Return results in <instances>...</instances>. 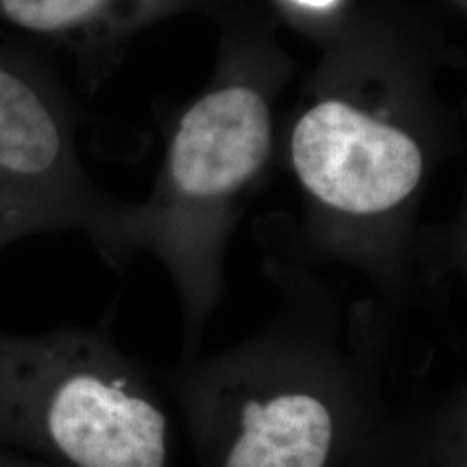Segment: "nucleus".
I'll return each instance as SVG.
<instances>
[{
    "label": "nucleus",
    "mask_w": 467,
    "mask_h": 467,
    "mask_svg": "<svg viewBox=\"0 0 467 467\" xmlns=\"http://www.w3.org/2000/svg\"><path fill=\"white\" fill-rule=\"evenodd\" d=\"M336 440L327 399L308 384H274L243 401L222 467H326Z\"/></svg>",
    "instance_id": "20e7f679"
},
{
    "label": "nucleus",
    "mask_w": 467,
    "mask_h": 467,
    "mask_svg": "<svg viewBox=\"0 0 467 467\" xmlns=\"http://www.w3.org/2000/svg\"><path fill=\"white\" fill-rule=\"evenodd\" d=\"M270 150V115L244 87L218 90L185 113L168 150V179L185 200H217L262 168Z\"/></svg>",
    "instance_id": "7ed1b4c3"
},
{
    "label": "nucleus",
    "mask_w": 467,
    "mask_h": 467,
    "mask_svg": "<svg viewBox=\"0 0 467 467\" xmlns=\"http://www.w3.org/2000/svg\"><path fill=\"white\" fill-rule=\"evenodd\" d=\"M300 4L305 5H312V7H326V5H331L334 0H296Z\"/></svg>",
    "instance_id": "39448f33"
},
{
    "label": "nucleus",
    "mask_w": 467,
    "mask_h": 467,
    "mask_svg": "<svg viewBox=\"0 0 467 467\" xmlns=\"http://www.w3.org/2000/svg\"><path fill=\"white\" fill-rule=\"evenodd\" d=\"M67 229L87 231L111 262L132 251L127 223L102 213L85 191L46 69L0 46V251Z\"/></svg>",
    "instance_id": "f257e3e1"
},
{
    "label": "nucleus",
    "mask_w": 467,
    "mask_h": 467,
    "mask_svg": "<svg viewBox=\"0 0 467 467\" xmlns=\"http://www.w3.org/2000/svg\"><path fill=\"white\" fill-rule=\"evenodd\" d=\"M291 156L312 196L355 217L393 210L422 175V154L409 135L339 100L305 113L293 132Z\"/></svg>",
    "instance_id": "f03ea898"
},
{
    "label": "nucleus",
    "mask_w": 467,
    "mask_h": 467,
    "mask_svg": "<svg viewBox=\"0 0 467 467\" xmlns=\"http://www.w3.org/2000/svg\"><path fill=\"white\" fill-rule=\"evenodd\" d=\"M459 467H466V466H459Z\"/></svg>",
    "instance_id": "423d86ee"
}]
</instances>
